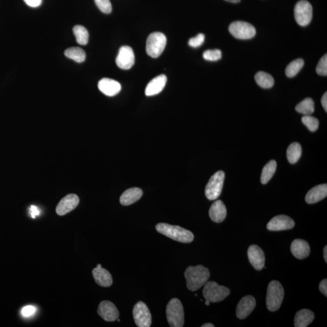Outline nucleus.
Wrapping results in <instances>:
<instances>
[{"mask_svg": "<svg viewBox=\"0 0 327 327\" xmlns=\"http://www.w3.org/2000/svg\"><path fill=\"white\" fill-rule=\"evenodd\" d=\"M210 271L203 265L189 266L184 273L188 289L195 292L208 282L210 278Z\"/></svg>", "mask_w": 327, "mask_h": 327, "instance_id": "nucleus-1", "label": "nucleus"}, {"mask_svg": "<svg viewBox=\"0 0 327 327\" xmlns=\"http://www.w3.org/2000/svg\"><path fill=\"white\" fill-rule=\"evenodd\" d=\"M156 230L160 234L180 243H190L194 240L193 233L178 226L159 223L156 226Z\"/></svg>", "mask_w": 327, "mask_h": 327, "instance_id": "nucleus-2", "label": "nucleus"}, {"mask_svg": "<svg viewBox=\"0 0 327 327\" xmlns=\"http://www.w3.org/2000/svg\"><path fill=\"white\" fill-rule=\"evenodd\" d=\"M284 297V290L281 283L277 281L270 282L266 296V305L270 312H276L281 307Z\"/></svg>", "mask_w": 327, "mask_h": 327, "instance_id": "nucleus-3", "label": "nucleus"}, {"mask_svg": "<svg viewBox=\"0 0 327 327\" xmlns=\"http://www.w3.org/2000/svg\"><path fill=\"white\" fill-rule=\"evenodd\" d=\"M166 316L169 326L182 327L184 324V313L181 302L178 299H171L166 307Z\"/></svg>", "mask_w": 327, "mask_h": 327, "instance_id": "nucleus-4", "label": "nucleus"}, {"mask_svg": "<svg viewBox=\"0 0 327 327\" xmlns=\"http://www.w3.org/2000/svg\"><path fill=\"white\" fill-rule=\"evenodd\" d=\"M203 295L210 303H219L225 299L231 293L228 288L222 286L214 281L207 282L204 285Z\"/></svg>", "mask_w": 327, "mask_h": 327, "instance_id": "nucleus-5", "label": "nucleus"}, {"mask_svg": "<svg viewBox=\"0 0 327 327\" xmlns=\"http://www.w3.org/2000/svg\"><path fill=\"white\" fill-rule=\"evenodd\" d=\"M167 43L165 35L162 32H154L147 40L146 52L150 57L156 58L162 54Z\"/></svg>", "mask_w": 327, "mask_h": 327, "instance_id": "nucleus-6", "label": "nucleus"}, {"mask_svg": "<svg viewBox=\"0 0 327 327\" xmlns=\"http://www.w3.org/2000/svg\"><path fill=\"white\" fill-rule=\"evenodd\" d=\"M225 173L223 171H218L210 179L205 189V194L208 199L215 200L220 197L223 190Z\"/></svg>", "mask_w": 327, "mask_h": 327, "instance_id": "nucleus-7", "label": "nucleus"}, {"mask_svg": "<svg viewBox=\"0 0 327 327\" xmlns=\"http://www.w3.org/2000/svg\"><path fill=\"white\" fill-rule=\"evenodd\" d=\"M229 31L234 37L240 40H248L256 35L254 27L245 21L234 22L230 25Z\"/></svg>", "mask_w": 327, "mask_h": 327, "instance_id": "nucleus-8", "label": "nucleus"}, {"mask_svg": "<svg viewBox=\"0 0 327 327\" xmlns=\"http://www.w3.org/2000/svg\"><path fill=\"white\" fill-rule=\"evenodd\" d=\"M313 16L311 4L306 0H301L295 5V18L301 26H306L310 23Z\"/></svg>", "mask_w": 327, "mask_h": 327, "instance_id": "nucleus-9", "label": "nucleus"}, {"mask_svg": "<svg viewBox=\"0 0 327 327\" xmlns=\"http://www.w3.org/2000/svg\"><path fill=\"white\" fill-rule=\"evenodd\" d=\"M133 316L136 325L139 327H150L152 324V315L146 304L138 302L133 310Z\"/></svg>", "mask_w": 327, "mask_h": 327, "instance_id": "nucleus-10", "label": "nucleus"}, {"mask_svg": "<svg viewBox=\"0 0 327 327\" xmlns=\"http://www.w3.org/2000/svg\"><path fill=\"white\" fill-rule=\"evenodd\" d=\"M116 65L123 70H129L135 64V54L128 46H122L116 58Z\"/></svg>", "mask_w": 327, "mask_h": 327, "instance_id": "nucleus-11", "label": "nucleus"}, {"mask_svg": "<svg viewBox=\"0 0 327 327\" xmlns=\"http://www.w3.org/2000/svg\"><path fill=\"white\" fill-rule=\"evenodd\" d=\"M97 312L104 321L107 322H113L117 320L120 317V313L115 304L108 301H102L99 304Z\"/></svg>", "mask_w": 327, "mask_h": 327, "instance_id": "nucleus-12", "label": "nucleus"}, {"mask_svg": "<svg viewBox=\"0 0 327 327\" xmlns=\"http://www.w3.org/2000/svg\"><path fill=\"white\" fill-rule=\"evenodd\" d=\"M295 224V221L288 216L278 215L271 219L267 228L270 231H282L293 229Z\"/></svg>", "mask_w": 327, "mask_h": 327, "instance_id": "nucleus-13", "label": "nucleus"}, {"mask_svg": "<svg viewBox=\"0 0 327 327\" xmlns=\"http://www.w3.org/2000/svg\"><path fill=\"white\" fill-rule=\"evenodd\" d=\"M80 199L76 194H69L64 197L57 205L56 212L59 216H64L76 209Z\"/></svg>", "mask_w": 327, "mask_h": 327, "instance_id": "nucleus-14", "label": "nucleus"}, {"mask_svg": "<svg viewBox=\"0 0 327 327\" xmlns=\"http://www.w3.org/2000/svg\"><path fill=\"white\" fill-rule=\"evenodd\" d=\"M249 261L256 270H261L264 268L265 257L264 251L259 246L252 245L248 249Z\"/></svg>", "mask_w": 327, "mask_h": 327, "instance_id": "nucleus-15", "label": "nucleus"}, {"mask_svg": "<svg viewBox=\"0 0 327 327\" xmlns=\"http://www.w3.org/2000/svg\"><path fill=\"white\" fill-rule=\"evenodd\" d=\"M256 307V300L253 296H245L241 299L237 307V317L244 320L250 315Z\"/></svg>", "mask_w": 327, "mask_h": 327, "instance_id": "nucleus-16", "label": "nucleus"}, {"mask_svg": "<svg viewBox=\"0 0 327 327\" xmlns=\"http://www.w3.org/2000/svg\"><path fill=\"white\" fill-rule=\"evenodd\" d=\"M92 274L96 283L99 286L109 287L113 283L112 276L109 271L102 268L101 264H98L92 271Z\"/></svg>", "mask_w": 327, "mask_h": 327, "instance_id": "nucleus-17", "label": "nucleus"}, {"mask_svg": "<svg viewBox=\"0 0 327 327\" xmlns=\"http://www.w3.org/2000/svg\"><path fill=\"white\" fill-rule=\"evenodd\" d=\"M98 87L102 93L108 96L117 95L121 89V85L118 82L110 79H102L99 82Z\"/></svg>", "mask_w": 327, "mask_h": 327, "instance_id": "nucleus-18", "label": "nucleus"}, {"mask_svg": "<svg viewBox=\"0 0 327 327\" xmlns=\"http://www.w3.org/2000/svg\"><path fill=\"white\" fill-rule=\"evenodd\" d=\"M167 81V77L165 75H161V76L155 77L147 85L145 90L146 95L154 96L162 92L165 86Z\"/></svg>", "mask_w": 327, "mask_h": 327, "instance_id": "nucleus-19", "label": "nucleus"}, {"mask_svg": "<svg viewBox=\"0 0 327 327\" xmlns=\"http://www.w3.org/2000/svg\"><path fill=\"white\" fill-rule=\"evenodd\" d=\"M290 249L293 256L299 259L306 258L310 253L309 243L303 240H294L291 245Z\"/></svg>", "mask_w": 327, "mask_h": 327, "instance_id": "nucleus-20", "label": "nucleus"}, {"mask_svg": "<svg viewBox=\"0 0 327 327\" xmlns=\"http://www.w3.org/2000/svg\"><path fill=\"white\" fill-rule=\"evenodd\" d=\"M209 216L212 221L220 223L225 220L227 217V209L225 204L221 200L213 202L209 210Z\"/></svg>", "mask_w": 327, "mask_h": 327, "instance_id": "nucleus-21", "label": "nucleus"}, {"mask_svg": "<svg viewBox=\"0 0 327 327\" xmlns=\"http://www.w3.org/2000/svg\"><path fill=\"white\" fill-rule=\"evenodd\" d=\"M327 196V185L323 184L317 185L312 188L307 193L306 196V201L310 204H315L323 200Z\"/></svg>", "mask_w": 327, "mask_h": 327, "instance_id": "nucleus-22", "label": "nucleus"}, {"mask_svg": "<svg viewBox=\"0 0 327 327\" xmlns=\"http://www.w3.org/2000/svg\"><path fill=\"white\" fill-rule=\"evenodd\" d=\"M143 195V190L140 188H129L122 194L120 199V203L123 206H129L140 200Z\"/></svg>", "mask_w": 327, "mask_h": 327, "instance_id": "nucleus-23", "label": "nucleus"}, {"mask_svg": "<svg viewBox=\"0 0 327 327\" xmlns=\"http://www.w3.org/2000/svg\"><path fill=\"white\" fill-rule=\"evenodd\" d=\"M315 319L314 313L308 309L299 310L295 318V327H307Z\"/></svg>", "mask_w": 327, "mask_h": 327, "instance_id": "nucleus-24", "label": "nucleus"}, {"mask_svg": "<svg viewBox=\"0 0 327 327\" xmlns=\"http://www.w3.org/2000/svg\"><path fill=\"white\" fill-rule=\"evenodd\" d=\"M302 155V148L298 143L291 144L287 151V157L290 164L297 163Z\"/></svg>", "mask_w": 327, "mask_h": 327, "instance_id": "nucleus-25", "label": "nucleus"}, {"mask_svg": "<svg viewBox=\"0 0 327 327\" xmlns=\"http://www.w3.org/2000/svg\"><path fill=\"white\" fill-rule=\"evenodd\" d=\"M255 80L259 86L264 88H270L274 85V81L272 76L265 72H259L255 76Z\"/></svg>", "mask_w": 327, "mask_h": 327, "instance_id": "nucleus-26", "label": "nucleus"}, {"mask_svg": "<svg viewBox=\"0 0 327 327\" xmlns=\"http://www.w3.org/2000/svg\"><path fill=\"white\" fill-rule=\"evenodd\" d=\"M65 55L69 59L79 63L84 62L86 58V54L84 50L80 48H71L66 49Z\"/></svg>", "mask_w": 327, "mask_h": 327, "instance_id": "nucleus-27", "label": "nucleus"}, {"mask_svg": "<svg viewBox=\"0 0 327 327\" xmlns=\"http://www.w3.org/2000/svg\"><path fill=\"white\" fill-rule=\"evenodd\" d=\"M277 163L276 161L271 160L264 166L262 171L260 181L263 184H266L272 178L276 170Z\"/></svg>", "mask_w": 327, "mask_h": 327, "instance_id": "nucleus-28", "label": "nucleus"}, {"mask_svg": "<svg viewBox=\"0 0 327 327\" xmlns=\"http://www.w3.org/2000/svg\"><path fill=\"white\" fill-rule=\"evenodd\" d=\"M295 109L301 114L312 115L315 112V102L312 98H306L296 106Z\"/></svg>", "mask_w": 327, "mask_h": 327, "instance_id": "nucleus-29", "label": "nucleus"}, {"mask_svg": "<svg viewBox=\"0 0 327 327\" xmlns=\"http://www.w3.org/2000/svg\"><path fill=\"white\" fill-rule=\"evenodd\" d=\"M74 34L76 36L77 43L80 45H86L88 43L89 35L87 30L82 26L77 25L73 28Z\"/></svg>", "mask_w": 327, "mask_h": 327, "instance_id": "nucleus-30", "label": "nucleus"}, {"mask_svg": "<svg viewBox=\"0 0 327 327\" xmlns=\"http://www.w3.org/2000/svg\"><path fill=\"white\" fill-rule=\"evenodd\" d=\"M304 65V61L301 58L293 61L285 69V74L288 77L292 78L295 77Z\"/></svg>", "mask_w": 327, "mask_h": 327, "instance_id": "nucleus-31", "label": "nucleus"}, {"mask_svg": "<svg viewBox=\"0 0 327 327\" xmlns=\"http://www.w3.org/2000/svg\"><path fill=\"white\" fill-rule=\"evenodd\" d=\"M302 121L310 132H315L318 129L320 122L317 118L311 115H305L302 118Z\"/></svg>", "mask_w": 327, "mask_h": 327, "instance_id": "nucleus-32", "label": "nucleus"}, {"mask_svg": "<svg viewBox=\"0 0 327 327\" xmlns=\"http://www.w3.org/2000/svg\"><path fill=\"white\" fill-rule=\"evenodd\" d=\"M203 58L210 62H217L222 58V52L220 50H207L203 54Z\"/></svg>", "mask_w": 327, "mask_h": 327, "instance_id": "nucleus-33", "label": "nucleus"}, {"mask_svg": "<svg viewBox=\"0 0 327 327\" xmlns=\"http://www.w3.org/2000/svg\"><path fill=\"white\" fill-rule=\"evenodd\" d=\"M95 4L102 12L109 14L112 12V4L110 0H95Z\"/></svg>", "mask_w": 327, "mask_h": 327, "instance_id": "nucleus-34", "label": "nucleus"}, {"mask_svg": "<svg viewBox=\"0 0 327 327\" xmlns=\"http://www.w3.org/2000/svg\"><path fill=\"white\" fill-rule=\"evenodd\" d=\"M317 73L321 76H327V55H324L318 64Z\"/></svg>", "mask_w": 327, "mask_h": 327, "instance_id": "nucleus-35", "label": "nucleus"}, {"mask_svg": "<svg viewBox=\"0 0 327 327\" xmlns=\"http://www.w3.org/2000/svg\"><path fill=\"white\" fill-rule=\"evenodd\" d=\"M205 35L203 34H199L196 37L190 38L188 41V45L192 48H198L204 43Z\"/></svg>", "mask_w": 327, "mask_h": 327, "instance_id": "nucleus-36", "label": "nucleus"}, {"mask_svg": "<svg viewBox=\"0 0 327 327\" xmlns=\"http://www.w3.org/2000/svg\"><path fill=\"white\" fill-rule=\"evenodd\" d=\"M37 311L34 306H27L23 307L21 310V315L25 318H29L34 315Z\"/></svg>", "mask_w": 327, "mask_h": 327, "instance_id": "nucleus-37", "label": "nucleus"}, {"mask_svg": "<svg viewBox=\"0 0 327 327\" xmlns=\"http://www.w3.org/2000/svg\"><path fill=\"white\" fill-rule=\"evenodd\" d=\"M25 3L32 7H37L42 3V0H24Z\"/></svg>", "mask_w": 327, "mask_h": 327, "instance_id": "nucleus-38", "label": "nucleus"}, {"mask_svg": "<svg viewBox=\"0 0 327 327\" xmlns=\"http://www.w3.org/2000/svg\"><path fill=\"white\" fill-rule=\"evenodd\" d=\"M320 290L324 295L327 297V279H323L320 284Z\"/></svg>", "mask_w": 327, "mask_h": 327, "instance_id": "nucleus-39", "label": "nucleus"}, {"mask_svg": "<svg viewBox=\"0 0 327 327\" xmlns=\"http://www.w3.org/2000/svg\"><path fill=\"white\" fill-rule=\"evenodd\" d=\"M29 212L30 213V215H31V217L33 218H35L36 217H37V216L39 215V213H40V212H39V210L38 209V208L34 206H32L31 207H30Z\"/></svg>", "mask_w": 327, "mask_h": 327, "instance_id": "nucleus-40", "label": "nucleus"}, {"mask_svg": "<svg viewBox=\"0 0 327 327\" xmlns=\"http://www.w3.org/2000/svg\"><path fill=\"white\" fill-rule=\"evenodd\" d=\"M321 102H322L323 106L326 112H327V93L326 92L324 94L322 99H321Z\"/></svg>", "mask_w": 327, "mask_h": 327, "instance_id": "nucleus-41", "label": "nucleus"}, {"mask_svg": "<svg viewBox=\"0 0 327 327\" xmlns=\"http://www.w3.org/2000/svg\"><path fill=\"white\" fill-rule=\"evenodd\" d=\"M324 258L326 263H327V246L324 248Z\"/></svg>", "mask_w": 327, "mask_h": 327, "instance_id": "nucleus-42", "label": "nucleus"}, {"mask_svg": "<svg viewBox=\"0 0 327 327\" xmlns=\"http://www.w3.org/2000/svg\"><path fill=\"white\" fill-rule=\"evenodd\" d=\"M201 327H214L215 326L213 325V324H212L207 323V324H204V325H202Z\"/></svg>", "mask_w": 327, "mask_h": 327, "instance_id": "nucleus-43", "label": "nucleus"}, {"mask_svg": "<svg viewBox=\"0 0 327 327\" xmlns=\"http://www.w3.org/2000/svg\"><path fill=\"white\" fill-rule=\"evenodd\" d=\"M226 1L233 2V3H237V2H239L241 0H226Z\"/></svg>", "mask_w": 327, "mask_h": 327, "instance_id": "nucleus-44", "label": "nucleus"}, {"mask_svg": "<svg viewBox=\"0 0 327 327\" xmlns=\"http://www.w3.org/2000/svg\"><path fill=\"white\" fill-rule=\"evenodd\" d=\"M205 304H206V306H209L210 304V302L209 301L206 300V303H205Z\"/></svg>", "mask_w": 327, "mask_h": 327, "instance_id": "nucleus-45", "label": "nucleus"}]
</instances>
